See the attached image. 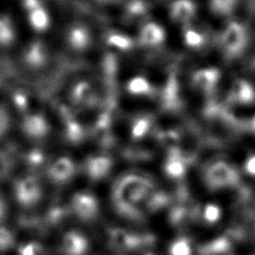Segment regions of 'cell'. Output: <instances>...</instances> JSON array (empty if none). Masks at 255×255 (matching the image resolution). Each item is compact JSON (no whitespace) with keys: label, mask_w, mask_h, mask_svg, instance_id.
Listing matches in <instances>:
<instances>
[{"label":"cell","mask_w":255,"mask_h":255,"mask_svg":"<svg viewBox=\"0 0 255 255\" xmlns=\"http://www.w3.org/2000/svg\"><path fill=\"white\" fill-rule=\"evenodd\" d=\"M13 192L16 202L23 208L36 205L41 197V186L36 176L26 174L14 181Z\"/></svg>","instance_id":"9"},{"label":"cell","mask_w":255,"mask_h":255,"mask_svg":"<svg viewBox=\"0 0 255 255\" xmlns=\"http://www.w3.org/2000/svg\"><path fill=\"white\" fill-rule=\"evenodd\" d=\"M221 72L215 66H204L192 71L187 79V87L200 97H211L218 89Z\"/></svg>","instance_id":"7"},{"label":"cell","mask_w":255,"mask_h":255,"mask_svg":"<svg viewBox=\"0 0 255 255\" xmlns=\"http://www.w3.org/2000/svg\"><path fill=\"white\" fill-rule=\"evenodd\" d=\"M227 106H249L255 103V89L245 79H235L225 93Z\"/></svg>","instance_id":"12"},{"label":"cell","mask_w":255,"mask_h":255,"mask_svg":"<svg viewBox=\"0 0 255 255\" xmlns=\"http://www.w3.org/2000/svg\"><path fill=\"white\" fill-rule=\"evenodd\" d=\"M9 141L0 145V181L6 180L12 174L20 153L8 147Z\"/></svg>","instance_id":"18"},{"label":"cell","mask_w":255,"mask_h":255,"mask_svg":"<svg viewBox=\"0 0 255 255\" xmlns=\"http://www.w3.org/2000/svg\"><path fill=\"white\" fill-rule=\"evenodd\" d=\"M21 16L31 29L32 35L45 37L52 27L53 18L43 0H22Z\"/></svg>","instance_id":"6"},{"label":"cell","mask_w":255,"mask_h":255,"mask_svg":"<svg viewBox=\"0 0 255 255\" xmlns=\"http://www.w3.org/2000/svg\"><path fill=\"white\" fill-rule=\"evenodd\" d=\"M16 244L15 234L6 226L0 224V252L11 250Z\"/></svg>","instance_id":"19"},{"label":"cell","mask_w":255,"mask_h":255,"mask_svg":"<svg viewBox=\"0 0 255 255\" xmlns=\"http://www.w3.org/2000/svg\"><path fill=\"white\" fill-rule=\"evenodd\" d=\"M94 5L100 7V8H114L116 6H123L124 2L127 0H89Z\"/></svg>","instance_id":"21"},{"label":"cell","mask_w":255,"mask_h":255,"mask_svg":"<svg viewBox=\"0 0 255 255\" xmlns=\"http://www.w3.org/2000/svg\"><path fill=\"white\" fill-rule=\"evenodd\" d=\"M12 56L17 71L27 79L45 76L55 64V49L43 36L23 38Z\"/></svg>","instance_id":"1"},{"label":"cell","mask_w":255,"mask_h":255,"mask_svg":"<svg viewBox=\"0 0 255 255\" xmlns=\"http://www.w3.org/2000/svg\"><path fill=\"white\" fill-rule=\"evenodd\" d=\"M16 116L0 95V145L9 141L15 134Z\"/></svg>","instance_id":"17"},{"label":"cell","mask_w":255,"mask_h":255,"mask_svg":"<svg viewBox=\"0 0 255 255\" xmlns=\"http://www.w3.org/2000/svg\"><path fill=\"white\" fill-rule=\"evenodd\" d=\"M197 7L192 0H172L167 8V15L172 24L182 27L195 21Z\"/></svg>","instance_id":"13"},{"label":"cell","mask_w":255,"mask_h":255,"mask_svg":"<svg viewBox=\"0 0 255 255\" xmlns=\"http://www.w3.org/2000/svg\"><path fill=\"white\" fill-rule=\"evenodd\" d=\"M96 33L92 26L81 19L67 22L60 32L61 47L74 57L89 53L96 43Z\"/></svg>","instance_id":"4"},{"label":"cell","mask_w":255,"mask_h":255,"mask_svg":"<svg viewBox=\"0 0 255 255\" xmlns=\"http://www.w3.org/2000/svg\"><path fill=\"white\" fill-rule=\"evenodd\" d=\"M22 39L18 19L5 11H0V54L12 55Z\"/></svg>","instance_id":"8"},{"label":"cell","mask_w":255,"mask_h":255,"mask_svg":"<svg viewBox=\"0 0 255 255\" xmlns=\"http://www.w3.org/2000/svg\"><path fill=\"white\" fill-rule=\"evenodd\" d=\"M180 41L185 49L189 51H201L206 48L211 40L210 33L195 21L180 27Z\"/></svg>","instance_id":"11"},{"label":"cell","mask_w":255,"mask_h":255,"mask_svg":"<svg viewBox=\"0 0 255 255\" xmlns=\"http://www.w3.org/2000/svg\"><path fill=\"white\" fill-rule=\"evenodd\" d=\"M165 32L162 26L154 21L143 23L138 30L136 40L138 44L147 49H158L165 41Z\"/></svg>","instance_id":"14"},{"label":"cell","mask_w":255,"mask_h":255,"mask_svg":"<svg viewBox=\"0 0 255 255\" xmlns=\"http://www.w3.org/2000/svg\"><path fill=\"white\" fill-rule=\"evenodd\" d=\"M247 128H249V129L255 131V117L252 120H250V122L247 125Z\"/></svg>","instance_id":"23"},{"label":"cell","mask_w":255,"mask_h":255,"mask_svg":"<svg viewBox=\"0 0 255 255\" xmlns=\"http://www.w3.org/2000/svg\"><path fill=\"white\" fill-rule=\"evenodd\" d=\"M100 93L96 85L89 79H74L66 88L65 101L73 111L90 109L100 103ZM77 113V112H76Z\"/></svg>","instance_id":"5"},{"label":"cell","mask_w":255,"mask_h":255,"mask_svg":"<svg viewBox=\"0 0 255 255\" xmlns=\"http://www.w3.org/2000/svg\"><path fill=\"white\" fill-rule=\"evenodd\" d=\"M54 132L52 116L49 111L42 108L36 107L16 119L14 136H18L25 144L41 146Z\"/></svg>","instance_id":"2"},{"label":"cell","mask_w":255,"mask_h":255,"mask_svg":"<svg viewBox=\"0 0 255 255\" xmlns=\"http://www.w3.org/2000/svg\"><path fill=\"white\" fill-rule=\"evenodd\" d=\"M9 105L16 116V119L26 112L36 108L35 97L23 84L10 85L0 94Z\"/></svg>","instance_id":"10"},{"label":"cell","mask_w":255,"mask_h":255,"mask_svg":"<svg viewBox=\"0 0 255 255\" xmlns=\"http://www.w3.org/2000/svg\"><path fill=\"white\" fill-rule=\"evenodd\" d=\"M213 43L216 46L219 57L225 61L238 59L248 44V31L243 23L237 20H229L222 23Z\"/></svg>","instance_id":"3"},{"label":"cell","mask_w":255,"mask_h":255,"mask_svg":"<svg viewBox=\"0 0 255 255\" xmlns=\"http://www.w3.org/2000/svg\"><path fill=\"white\" fill-rule=\"evenodd\" d=\"M42 246L37 242H28L18 247V255H42Z\"/></svg>","instance_id":"20"},{"label":"cell","mask_w":255,"mask_h":255,"mask_svg":"<svg viewBox=\"0 0 255 255\" xmlns=\"http://www.w3.org/2000/svg\"><path fill=\"white\" fill-rule=\"evenodd\" d=\"M124 90L128 97L134 99H147L153 97L157 88H155L152 81L143 75H133L126 80Z\"/></svg>","instance_id":"15"},{"label":"cell","mask_w":255,"mask_h":255,"mask_svg":"<svg viewBox=\"0 0 255 255\" xmlns=\"http://www.w3.org/2000/svg\"><path fill=\"white\" fill-rule=\"evenodd\" d=\"M6 215H7V205L3 196L0 194V224L3 222Z\"/></svg>","instance_id":"22"},{"label":"cell","mask_w":255,"mask_h":255,"mask_svg":"<svg viewBox=\"0 0 255 255\" xmlns=\"http://www.w3.org/2000/svg\"><path fill=\"white\" fill-rule=\"evenodd\" d=\"M240 0H205L204 7L207 14L223 23L231 20L239 7Z\"/></svg>","instance_id":"16"}]
</instances>
